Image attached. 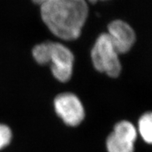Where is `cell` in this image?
Here are the masks:
<instances>
[{
	"instance_id": "3",
	"label": "cell",
	"mask_w": 152,
	"mask_h": 152,
	"mask_svg": "<svg viewBox=\"0 0 152 152\" xmlns=\"http://www.w3.org/2000/svg\"><path fill=\"white\" fill-rule=\"evenodd\" d=\"M53 75L57 80L66 82L73 72L74 55L66 46L49 41V62Z\"/></svg>"
},
{
	"instance_id": "7",
	"label": "cell",
	"mask_w": 152,
	"mask_h": 152,
	"mask_svg": "<svg viewBox=\"0 0 152 152\" xmlns=\"http://www.w3.org/2000/svg\"><path fill=\"white\" fill-rule=\"evenodd\" d=\"M138 130L143 140L152 144V112L144 113L138 121Z\"/></svg>"
},
{
	"instance_id": "4",
	"label": "cell",
	"mask_w": 152,
	"mask_h": 152,
	"mask_svg": "<svg viewBox=\"0 0 152 152\" xmlns=\"http://www.w3.org/2000/svg\"><path fill=\"white\" fill-rule=\"evenodd\" d=\"M54 110L67 125L78 126L85 118V110L80 99L73 93L65 92L54 99Z\"/></svg>"
},
{
	"instance_id": "5",
	"label": "cell",
	"mask_w": 152,
	"mask_h": 152,
	"mask_svg": "<svg viewBox=\"0 0 152 152\" xmlns=\"http://www.w3.org/2000/svg\"><path fill=\"white\" fill-rule=\"evenodd\" d=\"M137 136V130L131 123L120 121L107 137L106 149L108 152H134Z\"/></svg>"
},
{
	"instance_id": "8",
	"label": "cell",
	"mask_w": 152,
	"mask_h": 152,
	"mask_svg": "<svg viewBox=\"0 0 152 152\" xmlns=\"http://www.w3.org/2000/svg\"><path fill=\"white\" fill-rule=\"evenodd\" d=\"M33 57L38 64H47L49 62V41L37 44L32 50Z\"/></svg>"
},
{
	"instance_id": "9",
	"label": "cell",
	"mask_w": 152,
	"mask_h": 152,
	"mask_svg": "<svg viewBox=\"0 0 152 152\" xmlns=\"http://www.w3.org/2000/svg\"><path fill=\"white\" fill-rule=\"evenodd\" d=\"M12 130L5 124H0V151L4 149L11 142Z\"/></svg>"
},
{
	"instance_id": "1",
	"label": "cell",
	"mask_w": 152,
	"mask_h": 152,
	"mask_svg": "<svg viewBox=\"0 0 152 152\" xmlns=\"http://www.w3.org/2000/svg\"><path fill=\"white\" fill-rule=\"evenodd\" d=\"M43 21L50 32L64 40H74L81 35L88 14L83 0H45L40 4Z\"/></svg>"
},
{
	"instance_id": "6",
	"label": "cell",
	"mask_w": 152,
	"mask_h": 152,
	"mask_svg": "<svg viewBox=\"0 0 152 152\" xmlns=\"http://www.w3.org/2000/svg\"><path fill=\"white\" fill-rule=\"evenodd\" d=\"M107 34L119 54L128 52L136 40V35L132 27L120 20H114L109 24Z\"/></svg>"
},
{
	"instance_id": "2",
	"label": "cell",
	"mask_w": 152,
	"mask_h": 152,
	"mask_svg": "<svg viewBox=\"0 0 152 152\" xmlns=\"http://www.w3.org/2000/svg\"><path fill=\"white\" fill-rule=\"evenodd\" d=\"M92 64L96 70L111 78L118 77L121 72L119 54L116 52L107 33L97 38L91 51Z\"/></svg>"
}]
</instances>
